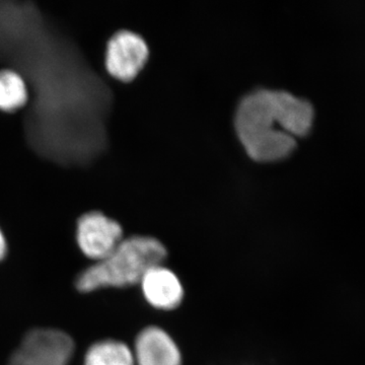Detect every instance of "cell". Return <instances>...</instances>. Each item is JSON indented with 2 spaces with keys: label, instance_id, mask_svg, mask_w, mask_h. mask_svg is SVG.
Here are the masks:
<instances>
[{
  "label": "cell",
  "instance_id": "cell-1",
  "mask_svg": "<svg viewBox=\"0 0 365 365\" xmlns=\"http://www.w3.org/2000/svg\"><path fill=\"white\" fill-rule=\"evenodd\" d=\"M314 111L309 101L287 91L258 88L242 98L235 126L247 153L258 162L288 157L313 126Z\"/></svg>",
  "mask_w": 365,
  "mask_h": 365
},
{
  "label": "cell",
  "instance_id": "cell-12",
  "mask_svg": "<svg viewBox=\"0 0 365 365\" xmlns=\"http://www.w3.org/2000/svg\"><path fill=\"white\" fill-rule=\"evenodd\" d=\"M64 46H78V47L93 48V43L78 42V41H71V40L60 41L59 49H60V47H64ZM57 48H58V42H57ZM57 48H56V49H57ZM52 49H54V43H53V42H52ZM54 51H55V49H54ZM40 52H41V50H40ZM44 52H46L45 48H44ZM41 54H42V52H41ZM36 56H38V55L35 54V53H33L34 58H35ZM38 57H39V56H38ZM50 57H51V56H50ZM32 59L33 58H31L30 56H26V58L24 59L23 61L21 62L20 66H19L18 71H20V73H21V69L24 68V66H25L26 64L28 63V62Z\"/></svg>",
  "mask_w": 365,
  "mask_h": 365
},
{
  "label": "cell",
  "instance_id": "cell-8",
  "mask_svg": "<svg viewBox=\"0 0 365 365\" xmlns=\"http://www.w3.org/2000/svg\"><path fill=\"white\" fill-rule=\"evenodd\" d=\"M28 101V86L20 72L11 68L0 69V111H19Z\"/></svg>",
  "mask_w": 365,
  "mask_h": 365
},
{
  "label": "cell",
  "instance_id": "cell-17",
  "mask_svg": "<svg viewBox=\"0 0 365 365\" xmlns=\"http://www.w3.org/2000/svg\"><path fill=\"white\" fill-rule=\"evenodd\" d=\"M6 253V241L4 237V232H2L1 228H0V261L4 258Z\"/></svg>",
  "mask_w": 365,
  "mask_h": 365
},
{
  "label": "cell",
  "instance_id": "cell-13",
  "mask_svg": "<svg viewBox=\"0 0 365 365\" xmlns=\"http://www.w3.org/2000/svg\"><path fill=\"white\" fill-rule=\"evenodd\" d=\"M66 40L78 41V42H85V43H91V41H93L91 39H85V38L71 37V36H61V37H60L59 44H60V41H66ZM52 42L54 43V39H53V38H51V44H52ZM57 42H58V37L56 38V46H57ZM38 48H39V46H38ZM51 48H52V46H51ZM43 49H44V47H43ZM39 50H40V48H39ZM30 52L32 53L33 52L32 50H30ZM26 56H29V55L25 54V57H20V58L18 59V61H16V66H14V69H16V71H18V67H19V66H20L21 62L23 61V60L25 59ZM31 58H32V57H31Z\"/></svg>",
  "mask_w": 365,
  "mask_h": 365
},
{
  "label": "cell",
  "instance_id": "cell-3",
  "mask_svg": "<svg viewBox=\"0 0 365 365\" xmlns=\"http://www.w3.org/2000/svg\"><path fill=\"white\" fill-rule=\"evenodd\" d=\"M150 56V48L143 36L129 29H120L107 41L104 66L110 78L130 83L138 76Z\"/></svg>",
  "mask_w": 365,
  "mask_h": 365
},
{
  "label": "cell",
  "instance_id": "cell-4",
  "mask_svg": "<svg viewBox=\"0 0 365 365\" xmlns=\"http://www.w3.org/2000/svg\"><path fill=\"white\" fill-rule=\"evenodd\" d=\"M74 344L66 333L36 329L26 334L9 365H67Z\"/></svg>",
  "mask_w": 365,
  "mask_h": 365
},
{
  "label": "cell",
  "instance_id": "cell-2",
  "mask_svg": "<svg viewBox=\"0 0 365 365\" xmlns=\"http://www.w3.org/2000/svg\"><path fill=\"white\" fill-rule=\"evenodd\" d=\"M167 257V248L155 237L134 235L123 239L107 258L78 276L76 288L81 292H90L104 287L139 284L146 271L163 264Z\"/></svg>",
  "mask_w": 365,
  "mask_h": 365
},
{
  "label": "cell",
  "instance_id": "cell-16",
  "mask_svg": "<svg viewBox=\"0 0 365 365\" xmlns=\"http://www.w3.org/2000/svg\"><path fill=\"white\" fill-rule=\"evenodd\" d=\"M58 18H60V19L66 18V19H69V20L90 21V18H86V16H81V18H79V16H69V14H57V20H58ZM47 19H50L49 14H47ZM54 19H56V18H55L54 14H53V20H54ZM50 20H51V19H50ZM48 24H49V23H48ZM53 24H54V23H53ZM33 26H34V23H32V28H33ZM54 28H55V26H54ZM34 29H35V28H34ZM18 36H19V34H18ZM19 38H20V37H19ZM2 58H4V57H2ZM2 58H0V63H1V66L4 67V62H2ZM4 68H6V67H4Z\"/></svg>",
  "mask_w": 365,
  "mask_h": 365
},
{
  "label": "cell",
  "instance_id": "cell-6",
  "mask_svg": "<svg viewBox=\"0 0 365 365\" xmlns=\"http://www.w3.org/2000/svg\"><path fill=\"white\" fill-rule=\"evenodd\" d=\"M144 299L155 309L172 311L181 306L185 290L174 271L163 264L146 271L139 283Z\"/></svg>",
  "mask_w": 365,
  "mask_h": 365
},
{
  "label": "cell",
  "instance_id": "cell-15",
  "mask_svg": "<svg viewBox=\"0 0 365 365\" xmlns=\"http://www.w3.org/2000/svg\"><path fill=\"white\" fill-rule=\"evenodd\" d=\"M61 36H71V37L85 38V39H91V35H85V34H81H81H76V33H71V32H60L59 40H60V37H61ZM57 37H58V33H56V38ZM51 38H53L52 33H51ZM53 39H54V38H53ZM55 41H56V40H55ZM36 43H37V41H36ZM37 46H39V45H38V43H37ZM26 47H28V46H26ZM28 49H30V48L28 47ZM30 50H29V51H30ZM36 54H37V53H36ZM19 58H20V57H16V58H14L13 66H11V68L14 69V66H16V61H18ZM14 71H16V69H14Z\"/></svg>",
  "mask_w": 365,
  "mask_h": 365
},
{
  "label": "cell",
  "instance_id": "cell-7",
  "mask_svg": "<svg viewBox=\"0 0 365 365\" xmlns=\"http://www.w3.org/2000/svg\"><path fill=\"white\" fill-rule=\"evenodd\" d=\"M137 365H182L181 350L176 341L160 327L150 326L137 336L134 347Z\"/></svg>",
  "mask_w": 365,
  "mask_h": 365
},
{
  "label": "cell",
  "instance_id": "cell-10",
  "mask_svg": "<svg viewBox=\"0 0 365 365\" xmlns=\"http://www.w3.org/2000/svg\"><path fill=\"white\" fill-rule=\"evenodd\" d=\"M55 31H56V33H58V28H57V26H55ZM60 32H71V33H76V34H85V35H91V29H88V28H78V26H68V25H59V35H60ZM51 33L53 34V29H52V26H50V37H51ZM91 35H93V33H91ZM34 37H35V41H37V39H36V36H35V33H34ZM54 38V37H53ZM55 40H56V36H55ZM23 43L24 44L26 45V44L25 42H24L23 41ZM37 43H38V41H37ZM55 44H56V41H55ZM39 45V44H38ZM28 48V47H26ZM14 58H16V57H9V58L6 59V63H7V67H9V68H11V66H13V60ZM13 69V68H11Z\"/></svg>",
  "mask_w": 365,
  "mask_h": 365
},
{
  "label": "cell",
  "instance_id": "cell-9",
  "mask_svg": "<svg viewBox=\"0 0 365 365\" xmlns=\"http://www.w3.org/2000/svg\"><path fill=\"white\" fill-rule=\"evenodd\" d=\"M85 365H136L133 351L120 341L106 340L91 346Z\"/></svg>",
  "mask_w": 365,
  "mask_h": 365
},
{
  "label": "cell",
  "instance_id": "cell-11",
  "mask_svg": "<svg viewBox=\"0 0 365 365\" xmlns=\"http://www.w3.org/2000/svg\"><path fill=\"white\" fill-rule=\"evenodd\" d=\"M48 23H49V29H50V26H52L51 20H50V19H48ZM54 25L57 26L56 19H54ZM58 25H63V26L68 25V26H78V28L91 29L90 21L69 20V19H66V18H63V19L58 18ZM34 31H35V30H34V26H33V33H35V32H34ZM54 31H55V28H54ZM55 33H56V31H55ZM35 36H36V34H35ZM55 36H56V35H55ZM19 37H20L21 42H23L24 40L21 39L20 35H19ZM50 38H51V37H50ZM36 39H37V38H36ZM24 42H25V41H24ZM26 46H28V45H26ZM7 58H9V57H4V58H2V62H4V67H6V68H9V67H7V63H6Z\"/></svg>",
  "mask_w": 365,
  "mask_h": 365
},
{
  "label": "cell",
  "instance_id": "cell-5",
  "mask_svg": "<svg viewBox=\"0 0 365 365\" xmlns=\"http://www.w3.org/2000/svg\"><path fill=\"white\" fill-rule=\"evenodd\" d=\"M76 241L86 256L102 261L123 241V227L102 211H86L76 222Z\"/></svg>",
  "mask_w": 365,
  "mask_h": 365
},
{
  "label": "cell",
  "instance_id": "cell-14",
  "mask_svg": "<svg viewBox=\"0 0 365 365\" xmlns=\"http://www.w3.org/2000/svg\"><path fill=\"white\" fill-rule=\"evenodd\" d=\"M46 11H47V9H46ZM55 11H56V14H69V16H79V18H81V16H86L85 11H72V9H71V11H68V9H55ZM51 11H52V16H53V14H54V16H55V14H54V11H53V9H51ZM47 14H49V11H46V16H47ZM49 16H50V14H49ZM47 20H48V19H47ZM52 20H53V19H52ZM53 21H54V20H53ZM32 23H34L33 16H32ZM53 23H54V21H53ZM53 25H54V24H53ZM34 28H35V26H34ZM14 32H16V34L19 33L18 31H16V29L14 28ZM16 35H18V34H16ZM19 35H20V34H19ZM18 37H19V36H18ZM34 38H35V37H34ZM21 39H23V38H21ZM0 58H2V57H0ZM0 66H1V63H0ZM1 67H2V68H4V66H1Z\"/></svg>",
  "mask_w": 365,
  "mask_h": 365
}]
</instances>
